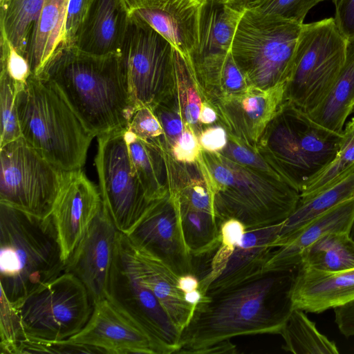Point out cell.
<instances>
[{
	"instance_id": "obj_1",
	"label": "cell",
	"mask_w": 354,
	"mask_h": 354,
	"mask_svg": "<svg viewBox=\"0 0 354 354\" xmlns=\"http://www.w3.org/2000/svg\"><path fill=\"white\" fill-rule=\"evenodd\" d=\"M295 270L266 272L239 286L206 295L181 333L177 353L198 354L240 335L279 334L292 310L289 291Z\"/></svg>"
},
{
	"instance_id": "obj_2",
	"label": "cell",
	"mask_w": 354,
	"mask_h": 354,
	"mask_svg": "<svg viewBox=\"0 0 354 354\" xmlns=\"http://www.w3.org/2000/svg\"><path fill=\"white\" fill-rule=\"evenodd\" d=\"M93 136L127 129L136 106L119 54L96 55L60 48L39 75Z\"/></svg>"
},
{
	"instance_id": "obj_3",
	"label": "cell",
	"mask_w": 354,
	"mask_h": 354,
	"mask_svg": "<svg viewBox=\"0 0 354 354\" xmlns=\"http://www.w3.org/2000/svg\"><path fill=\"white\" fill-rule=\"evenodd\" d=\"M211 194L218 223L235 218L246 230L284 221L296 209L300 193L283 180L203 149L196 161Z\"/></svg>"
},
{
	"instance_id": "obj_4",
	"label": "cell",
	"mask_w": 354,
	"mask_h": 354,
	"mask_svg": "<svg viewBox=\"0 0 354 354\" xmlns=\"http://www.w3.org/2000/svg\"><path fill=\"white\" fill-rule=\"evenodd\" d=\"M66 272L52 215L41 218L0 203L1 291L14 303Z\"/></svg>"
},
{
	"instance_id": "obj_5",
	"label": "cell",
	"mask_w": 354,
	"mask_h": 354,
	"mask_svg": "<svg viewBox=\"0 0 354 354\" xmlns=\"http://www.w3.org/2000/svg\"><path fill=\"white\" fill-rule=\"evenodd\" d=\"M17 115L21 137L59 169H82L94 138L44 79L31 73L19 86Z\"/></svg>"
},
{
	"instance_id": "obj_6",
	"label": "cell",
	"mask_w": 354,
	"mask_h": 354,
	"mask_svg": "<svg viewBox=\"0 0 354 354\" xmlns=\"http://www.w3.org/2000/svg\"><path fill=\"white\" fill-rule=\"evenodd\" d=\"M301 26L244 9L230 51L249 86L267 89L287 82Z\"/></svg>"
},
{
	"instance_id": "obj_7",
	"label": "cell",
	"mask_w": 354,
	"mask_h": 354,
	"mask_svg": "<svg viewBox=\"0 0 354 354\" xmlns=\"http://www.w3.org/2000/svg\"><path fill=\"white\" fill-rule=\"evenodd\" d=\"M347 40L334 18L303 24L284 101L306 113L324 99L344 66Z\"/></svg>"
},
{
	"instance_id": "obj_8",
	"label": "cell",
	"mask_w": 354,
	"mask_h": 354,
	"mask_svg": "<svg viewBox=\"0 0 354 354\" xmlns=\"http://www.w3.org/2000/svg\"><path fill=\"white\" fill-rule=\"evenodd\" d=\"M12 304L20 316L25 339L50 342L66 340L78 333L93 309L86 288L68 272Z\"/></svg>"
},
{
	"instance_id": "obj_9",
	"label": "cell",
	"mask_w": 354,
	"mask_h": 354,
	"mask_svg": "<svg viewBox=\"0 0 354 354\" xmlns=\"http://www.w3.org/2000/svg\"><path fill=\"white\" fill-rule=\"evenodd\" d=\"M174 47L144 19L131 12L119 53L136 107L156 105L171 96Z\"/></svg>"
},
{
	"instance_id": "obj_10",
	"label": "cell",
	"mask_w": 354,
	"mask_h": 354,
	"mask_svg": "<svg viewBox=\"0 0 354 354\" xmlns=\"http://www.w3.org/2000/svg\"><path fill=\"white\" fill-rule=\"evenodd\" d=\"M0 203L37 217L49 216L64 171L21 137L0 147Z\"/></svg>"
},
{
	"instance_id": "obj_11",
	"label": "cell",
	"mask_w": 354,
	"mask_h": 354,
	"mask_svg": "<svg viewBox=\"0 0 354 354\" xmlns=\"http://www.w3.org/2000/svg\"><path fill=\"white\" fill-rule=\"evenodd\" d=\"M125 130L97 137L95 165L103 207L117 230L128 234L156 201L148 197L133 169Z\"/></svg>"
},
{
	"instance_id": "obj_12",
	"label": "cell",
	"mask_w": 354,
	"mask_h": 354,
	"mask_svg": "<svg viewBox=\"0 0 354 354\" xmlns=\"http://www.w3.org/2000/svg\"><path fill=\"white\" fill-rule=\"evenodd\" d=\"M106 297L149 333L159 354L177 353L180 349V333L153 293L139 279L128 237L119 231Z\"/></svg>"
},
{
	"instance_id": "obj_13",
	"label": "cell",
	"mask_w": 354,
	"mask_h": 354,
	"mask_svg": "<svg viewBox=\"0 0 354 354\" xmlns=\"http://www.w3.org/2000/svg\"><path fill=\"white\" fill-rule=\"evenodd\" d=\"M126 235L135 246L159 259L178 277L194 274L193 257L182 230L178 201L173 192L169 190L156 201Z\"/></svg>"
},
{
	"instance_id": "obj_14",
	"label": "cell",
	"mask_w": 354,
	"mask_h": 354,
	"mask_svg": "<svg viewBox=\"0 0 354 354\" xmlns=\"http://www.w3.org/2000/svg\"><path fill=\"white\" fill-rule=\"evenodd\" d=\"M64 341L94 347L102 353L159 354L149 333L107 297L95 303L85 326Z\"/></svg>"
},
{
	"instance_id": "obj_15",
	"label": "cell",
	"mask_w": 354,
	"mask_h": 354,
	"mask_svg": "<svg viewBox=\"0 0 354 354\" xmlns=\"http://www.w3.org/2000/svg\"><path fill=\"white\" fill-rule=\"evenodd\" d=\"M102 208L99 188L82 169L64 171L51 215L65 263Z\"/></svg>"
},
{
	"instance_id": "obj_16",
	"label": "cell",
	"mask_w": 354,
	"mask_h": 354,
	"mask_svg": "<svg viewBox=\"0 0 354 354\" xmlns=\"http://www.w3.org/2000/svg\"><path fill=\"white\" fill-rule=\"evenodd\" d=\"M286 83L267 89L249 86L211 104L227 135L258 151L259 140L284 102Z\"/></svg>"
},
{
	"instance_id": "obj_17",
	"label": "cell",
	"mask_w": 354,
	"mask_h": 354,
	"mask_svg": "<svg viewBox=\"0 0 354 354\" xmlns=\"http://www.w3.org/2000/svg\"><path fill=\"white\" fill-rule=\"evenodd\" d=\"M303 112L284 101L267 126L257 146L258 151L299 193L314 177L300 138Z\"/></svg>"
},
{
	"instance_id": "obj_18",
	"label": "cell",
	"mask_w": 354,
	"mask_h": 354,
	"mask_svg": "<svg viewBox=\"0 0 354 354\" xmlns=\"http://www.w3.org/2000/svg\"><path fill=\"white\" fill-rule=\"evenodd\" d=\"M118 232L102 205L66 262V272L82 282L93 304L107 297Z\"/></svg>"
},
{
	"instance_id": "obj_19",
	"label": "cell",
	"mask_w": 354,
	"mask_h": 354,
	"mask_svg": "<svg viewBox=\"0 0 354 354\" xmlns=\"http://www.w3.org/2000/svg\"><path fill=\"white\" fill-rule=\"evenodd\" d=\"M244 10L223 0H204L201 9L198 41L189 56L196 77L221 66L230 52Z\"/></svg>"
},
{
	"instance_id": "obj_20",
	"label": "cell",
	"mask_w": 354,
	"mask_h": 354,
	"mask_svg": "<svg viewBox=\"0 0 354 354\" xmlns=\"http://www.w3.org/2000/svg\"><path fill=\"white\" fill-rule=\"evenodd\" d=\"M290 288L292 308L319 313L354 300V268L325 271L299 266Z\"/></svg>"
},
{
	"instance_id": "obj_21",
	"label": "cell",
	"mask_w": 354,
	"mask_h": 354,
	"mask_svg": "<svg viewBox=\"0 0 354 354\" xmlns=\"http://www.w3.org/2000/svg\"><path fill=\"white\" fill-rule=\"evenodd\" d=\"M204 0H146L133 12L144 19L189 59L198 41Z\"/></svg>"
},
{
	"instance_id": "obj_22",
	"label": "cell",
	"mask_w": 354,
	"mask_h": 354,
	"mask_svg": "<svg viewBox=\"0 0 354 354\" xmlns=\"http://www.w3.org/2000/svg\"><path fill=\"white\" fill-rule=\"evenodd\" d=\"M129 15L123 0H90L73 46L92 55L119 54Z\"/></svg>"
},
{
	"instance_id": "obj_23",
	"label": "cell",
	"mask_w": 354,
	"mask_h": 354,
	"mask_svg": "<svg viewBox=\"0 0 354 354\" xmlns=\"http://www.w3.org/2000/svg\"><path fill=\"white\" fill-rule=\"evenodd\" d=\"M282 222L246 230L222 274L213 281L206 295H213L254 279L264 270L273 250Z\"/></svg>"
},
{
	"instance_id": "obj_24",
	"label": "cell",
	"mask_w": 354,
	"mask_h": 354,
	"mask_svg": "<svg viewBox=\"0 0 354 354\" xmlns=\"http://www.w3.org/2000/svg\"><path fill=\"white\" fill-rule=\"evenodd\" d=\"M354 223V196L319 215L300 230L284 245L276 248L264 272L297 269L303 252L323 236L350 232Z\"/></svg>"
},
{
	"instance_id": "obj_25",
	"label": "cell",
	"mask_w": 354,
	"mask_h": 354,
	"mask_svg": "<svg viewBox=\"0 0 354 354\" xmlns=\"http://www.w3.org/2000/svg\"><path fill=\"white\" fill-rule=\"evenodd\" d=\"M128 241L139 279L153 293L181 335L196 307L185 301L178 288V276L159 259L135 246L129 238Z\"/></svg>"
},
{
	"instance_id": "obj_26",
	"label": "cell",
	"mask_w": 354,
	"mask_h": 354,
	"mask_svg": "<svg viewBox=\"0 0 354 354\" xmlns=\"http://www.w3.org/2000/svg\"><path fill=\"white\" fill-rule=\"evenodd\" d=\"M68 0H45L33 30L25 59L31 73L39 75L62 48L68 46L66 18Z\"/></svg>"
},
{
	"instance_id": "obj_27",
	"label": "cell",
	"mask_w": 354,
	"mask_h": 354,
	"mask_svg": "<svg viewBox=\"0 0 354 354\" xmlns=\"http://www.w3.org/2000/svg\"><path fill=\"white\" fill-rule=\"evenodd\" d=\"M124 137L132 165L148 197L153 201L164 197L169 189L162 136L145 140L126 129Z\"/></svg>"
},
{
	"instance_id": "obj_28",
	"label": "cell",
	"mask_w": 354,
	"mask_h": 354,
	"mask_svg": "<svg viewBox=\"0 0 354 354\" xmlns=\"http://www.w3.org/2000/svg\"><path fill=\"white\" fill-rule=\"evenodd\" d=\"M354 111V39L347 40L346 60L330 91L308 117L315 123L342 134L345 122Z\"/></svg>"
},
{
	"instance_id": "obj_29",
	"label": "cell",
	"mask_w": 354,
	"mask_h": 354,
	"mask_svg": "<svg viewBox=\"0 0 354 354\" xmlns=\"http://www.w3.org/2000/svg\"><path fill=\"white\" fill-rule=\"evenodd\" d=\"M354 196V168L310 198L299 201L292 214L282 222L276 248L287 243L319 215Z\"/></svg>"
},
{
	"instance_id": "obj_30",
	"label": "cell",
	"mask_w": 354,
	"mask_h": 354,
	"mask_svg": "<svg viewBox=\"0 0 354 354\" xmlns=\"http://www.w3.org/2000/svg\"><path fill=\"white\" fill-rule=\"evenodd\" d=\"M299 266L325 271L354 268V239L350 232L327 234L302 253Z\"/></svg>"
},
{
	"instance_id": "obj_31",
	"label": "cell",
	"mask_w": 354,
	"mask_h": 354,
	"mask_svg": "<svg viewBox=\"0 0 354 354\" xmlns=\"http://www.w3.org/2000/svg\"><path fill=\"white\" fill-rule=\"evenodd\" d=\"M45 0H6L0 4V32L24 58Z\"/></svg>"
},
{
	"instance_id": "obj_32",
	"label": "cell",
	"mask_w": 354,
	"mask_h": 354,
	"mask_svg": "<svg viewBox=\"0 0 354 354\" xmlns=\"http://www.w3.org/2000/svg\"><path fill=\"white\" fill-rule=\"evenodd\" d=\"M174 72L171 97L177 104L185 124L198 136L204 129L198 120L201 104L205 101L192 65L174 48Z\"/></svg>"
},
{
	"instance_id": "obj_33",
	"label": "cell",
	"mask_w": 354,
	"mask_h": 354,
	"mask_svg": "<svg viewBox=\"0 0 354 354\" xmlns=\"http://www.w3.org/2000/svg\"><path fill=\"white\" fill-rule=\"evenodd\" d=\"M282 348L295 354H338L335 342L318 330L305 311L292 308L280 333Z\"/></svg>"
},
{
	"instance_id": "obj_34",
	"label": "cell",
	"mask_w": 354,
	"mask_h": 354,
	"mask_svg": "<svg viewBox=\"0 0 354 354\" xmlns=\"http://www.w3.org/2000/svg\"><path fill=\"white\" fill-rule=\"evenodd\" d=\"M178 203L183 236L191 254L193 257L209 255L221 241L220 227L216 216Z\"/></svg>"
},
{
	"instance_id": "obj_35",
	"label": "cell",
	"mask_w": 354,
	"mask_h": 354,
	"mask_svg": "<svg viewBox=\"0 0 354 354\" xmlns=\"http://www.w3.org/2000/svg\"><path fill=\"white\" fill-rule=\"evenodd\" d=\"M354 168V117L346 124L339 151L333 161L309 181L300 193L299 201L310 198Z\"/></svg>"
},
{
	"instance_id": "obj_36",
	"label": "cell",
	"mask_w": 354,
	"mask_h": 354,
	"mask_svg": "<svg viewBox=\"0 0 354 354\" xmlns=\"http://www.w3.org/2000/svg\"><path fill=\"white\" fill-rule=\"evenodd\" d=\"M221 241L214 252L207 271L199 279V289L205 296L211 283L223 272L236 246L246 231L244 225L235 218L226 219L219 224Z\"/></svg>"
},
{
	"instance_id": "obj_37",
	"label": "cell",
	"mask_w": 354,
	"mask_h": 354,
	"mask_svg": "<svg viewBox=\"0 0 354 354\" xmlns=\"http://www.w3.org/2000/svg\"><path fill=\"white\" fill-rule=\"evenodd\" d=\"M21 84L3 68L0 73V147L21 138L17 109V95Z\"/></svg>"
},
{
	"instance_id": "obj_38",
	"label": "cell",
	"mask_w": 354,
	"mask_h": 354,
	"mask_svg": "<svg viewBox=\"0 0 354 354\" xmlns=\"http://www.w3.org/2000/svg\"><path fill=\"white\" fill-rule=\"evenodd\" d=\"M0 337L1 354H17L20 344L26 338L16 307L1 291Z\"/></svg>"
},
{
	"instance_id": "obj_39",
	"label": "cell",
	"mask_w": 354,
	"mask_h": 354,
	"mask_svg": "<svg viewBox=\"0 0 354 354\" xmlns=\"http://www.w3.org/2000/svg\"><path fill=\"white\" fill-rule=\"evenodd\" d=\"M323 0H261L249 6L250 8L266 15L303 24L310 10ZM245 8V9H246Z\"/></svg>"
},
{
	"instance_id": "obj_40",
	"label": "cell",
	"mask_w": 354,
	"mask_h": 354,
	"mask_svg": "<svg viewBox=\"0 0 354 354\" xmlns=\"http://www.w3.org/2000/svg\"><path fill=\"white\" fill-rule=\"evenodd\" d=\"M219 153L263 174L284 180L275 168L258 151L229 135L225 147Z\"/></svg>"
},
{
	"instance_id": "obj_41",
	"label": "cell",
	"mask_w": 354,
	"mask_h": 354,
	"mask_svg": "<svg viewBox=\"0 0 354 354\" xmlns=\"http://www.w3.org/2000/svg\"><path fill=\"white\" fill-rule=\"evenodd\" d=\"M152 110L161 124L163 130L162 138L170 151L185 128V124L181 113L171 96L156 105Z\"/></svg>"
},
{
	"instance_id": "obj_42",
	"label": "cell",
	"mask_w": 354,
	"mask_h": 354,
	"mask_svg": "<svg viewBox=\"0 0 354 354\" xmlns=\"http://www.w3.org/2000/svg\"><path fill=\"white\" fill-rule=\"evenodd\" d=\"M127 129L145 140H153L163 136L161 124L153 110L145 106L135 109Z\"/></svg>"
},
{
	"instance_id": "obj_43",
	"label": "cell",
	"mask_w": 354,
	"mask_h": 354,
	"mask_svg": "<svg viewBox=\"0 0 354 354\" xmlns=\"http://www.w3.org/2000/svg\"><path fill=\"white\" fill-rule=\"evenodd\" d=\"M202 148L194 130L185 124L181 135L170 149L173 158L179 162L192 164L198 160Z\"/></svg>"
},
{
	"instance_id": "obj_44",
	"label": "cell",
	"mask_w": 354,
	"mask_h": 354,
	"mask_svg": "<svg viewBox=\"0 0 354 354\" xmlns=\"http://www.w3.org/2000/svg\"><path fill=\"white\" fill-rule=\"evenodd\" d=\"M89 3L90 0H68L66 18V37L68 46L73 45Z\"/></svg>"
},
{
	"instance_id": "obj_45",
	"label": "cell",
	"mask_w": 354,
	"mask_h": 354,
	"mask_svg": "<svg viewBox=\"0 0 354 354\" xmlns=\"http://www.w3.org/2000/svg\"><path fill=\"white\" fill-rule=\"evenodd\" d=\"M335 21L346 40L354 39V0H333Z\"/></svg>"
},
{
	"instance_id": "obj_46",
	"label": "cell",
	"mask_w": 354,
	"mask_h": 354,
	"mask_svg": "<svg viewBox=\"0 0 354 354\" xmlns=\"http://www.w3.org/2000/svg\"><path fill=\"white\" fill-rule=\"evenodd\" d=\"M202 149L211 153L221 152L227 142V133L221 125L205 127L198 136Z\"/></svg>"
},
{
	"instance_id": "obj_47",
	"label": "cell",
	"mask_w": 354,
	"mask_h": 354,
	"mask_svg": "<svg viewBox=\"0 0 354 354\" xmlns=\"http://www.w3.org/2000/svg\"><path fill=\"white\" fill-rule=\"evenodd\" d=\"M335 322L346 337L354 336V300L334 308Z\"/></svg>"
},
{
	"instance_id": "obj_48",
	"label": "cell",
	"mask_w": 354,
	"mask_h": 354,
	"mask_svg": "<svg viewBox=\"0 0 354 354\" xmlns=\"http://www.w3.org/2000/svg\"><path fill=\"white\" fill-rule=\"evenodd\" d=\"M198 120L204 129L218 122V115L215 109L207 101H203L201 104Z\"/></svg>"
},
{
	"instance_id": "obj_49",
	"label": "cell",
	"mask_w": 354,
	"mask_h": 354,
	"mask_svg": "<svg viewBox=\"0 0 354 354\" xmlns=\"http://www.w3.org/2000/svg\"><path fill=\"white\" fill-rule=\"evenodd\" d=\"M178 285L179 289L183 292L185 295L198 290L200 281L198 277H196L194 274L191 273L179 276Z\"/></svg>"
},
{
	"instance_id": "obj_50",
	"label": "cell",
	"mask_w": 354,
	"mask_h": 354,
	"mask_svg": "<svg viewBox=\"0 0 354 354\" xmlns=\"http://www.w3.org/2000/svg\"><path fill=\"white\" fill-rule=\"evenodd\" d=\"M237 348L235 344L231 343L230 339L214 344L201 350L198 354H215V353H236Z\"/></svg>"
},
{
	"instance_id": "obj_51",
	"label": "cell",
	"mask_w": 354,
	"mask_h": 354,
	"mask_svg": "<svg viewBox=\"0 0 354 354\" xmlns=\"http://www.w3.org/2000/svg\"><path fill=\"white\" fill-rule=\"evenodd\" d=\"M261 0H235L230 5L234 7L236 9L243 10L248 8L249 6L257 3Z\"/></svg>"
},
{
	"instance_id": "obj_52",
	"label": "cell",
	"mask_w": 354,
	"mask_h": 354,
	"mask_svg": "<svg viewBox=\"0 0 354 354\" xmlns=\"http://www.w3.org/2000/svg\"><path fill=\"white\" fill-rule=\"evenodd\" d=\"M129 13L142 7L146 0H123Z\"/></svg>"
},
{
	"instance_id": "obj_53",
	"label": "cell",
	"mask_w": 354,
	"mask_h": 354,
	"mask_svg": "<svg viewBox=\"0 0 354 354\" xmlns=\"http://www.w3.org/2000/svg\"><path fill=\"white\" fill-rule=\"evenodd\" d=\"M350 235L352 237V239H354V223H353V227H352Z\"/></svg>"
},
{
	"instance_id": "obj_54",
	"label": "cell",
	"mask_w": 354,
	"mask_h": 354,
	"mask_svg": "<svg viewBox=\"0 0 354 354\" xmlns=\"http://www.w3.org/2000/svg\"><path fill=\"white\" fill-rule=\"evenodd\" d=\"M223 1H224L225 2H226V3H229V4H230V3H232L234 1H235V0H223Z\"/></svg>"
},
{
	"instance_id": "obj_55",
	"label": "cell",
	"mask_w": 354,
	"mask_h": 354,
	"mask_svg": "<svg viewBox=\"0 0 354 354\" xmlns=\"http://www.w3.org/2000/svg\"><path fill=\"white\" fill-rule=\"evenodd\" d=\"M6 0H0V4L3 3Z\"/></svg>"
},
{
	"instance_id": "obj_56",
	"label": "cell",
	"mask_w": 354,
	"mask_h": 354,
	"mask_svg": "<svg viewBox=\"0 0 354 354\" xmlns=\"http://www.w3.org/2000/svg\"><path fill=\"white\" fill-rule=\"evenodd\" d=\"M324 1V0H323Z\"/></svg>"
}]
</instances>
